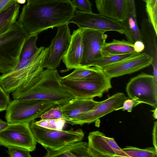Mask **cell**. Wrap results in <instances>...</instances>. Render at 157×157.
<instances>
[{
  "label": "cell",
  "instance_id": "6da1fadb",
  "mask_svg": "<svg viewBox=\"0 0 157 157\" xmlns=\"http://www.w3.org/2000/svg\"><path fill=\"white\" fill-rule=\"evenodd\" d=\"M76 10L71 1L27 4L23 6L17 21L29 35H38L49 29L68 25Z\"/></svg>",
  "mask_w": 157,
  "mask_h": 157
},
{
  "label": "cell",
  "instance_id": "7a4b0ae2",
  "mask_svg": "<svg viewBox=\"0 0 157 157\" xmlns=\"http://www.w3.org/2000/svg\"><path fill=\"white\" fill-rule=\"evenodd\" d=\"M60 77L56 69L44 70L36 80L12 92L13 98L46 100L63 105L74 98L60 83Z\"/></svg>",
  "mask_w": 157,
  "mask_h": 157
},
{
  "label": "cell",
  "instance_id": "3957f363",
  "mask_svg": "<svg viewBox=\"0 0 157 157\" xmlns=\"http://www.w3.org/2000/svg\"><path fill=\"white\" fill-rule=\"evenodd\" d=\"M48 47L39 48L30 58L18 63L10 72L0 75V85L9 94L37 79L44 71L43 64Z\"/></svg>",
  "mask_w": 157,
  "mask_h": 157
},
{
  "label": "cell",
  "instance_id": "277c9868",
  "mask_svg": "<svg viewBox=\"0 0 157 157\" xmlns=\"http://www.w3.org/2000/svg\"><path fill=\"white\" fill-rule=\"evenodd\" d=\"M111 78L100 70L87 78L67 79L60 77L59 82L64 89L74 98L93 99L101 98L112 88Z\"/></svg>",
  "mask_w": 157,
  "mask_h": 157
},
{
  "label": "cell",
  "instance_id": "5b68a950",
  "mask_svg": "<svg viewBox=\"0 0 157 157\" xmlns=\"http://www.w3.org/2000/svg\"><path fill=\"white\" fill-rule=\"evenodd\" d=\"M29 34L17 21L0 35V72L11 71L19 62L24 43Z\"/></svg>",
  "mask_w": 157,
  "mask_h": 157
},
{
  "label": "cell",
  "instance_id": "8992f818",
  "mask_svg": "<svg viewBox=\"0 0 157 157\" xmlns=\"http://www.w3.org/2000/svg\"><path fill=\"white\" fill-rule=\"evenodd\" d=\"M57 105L55 102L46 100L14 99L6 110L5 118L9 124L30 123Z\"/></svg>",
  "mask_w": 157,
  "mask_h": 157
},
{
  "label": "cell",
  "instance_id": "52a82bcc",
  "mask_svg": "<svg viewBox=\"0 0 157 157\" xmlns=\"http://www.w3.org/2000/svg\"><path fill=\"white\" fill-rule=\"evenodd\" d=\"M35 120L30 123V127L37 143L45 148H59L66 145L82 141L84 136L83 130L71 128L67 130L51 129L40 126Z\"/></svg>",
  "mask_w": 157,
  "mask_h": 157
},
{
  "label": "cell",
  "instance_id": "ba28073f",
  "mask_svg": "<svg viewBox=\"0 0 157 157\" xmlns=\"http://www.w3.org/2000/svg\"><path fill=\"white\" fill-rule=\"evenodd\" d=\"M126 90L128 97L139 104H148L157 108V80L153 75L141 73L131 78Z\"/></svg>",
  "mask_w": 157,
  "mask_h": 157
},
{
  "label": "cell",
  "instance_id": "9c48e42d",
  "mask_svg": "<svg viewBox=\"0 0 157 157\" xmlns=\"http://www.w3.org/2000/svg\"><path fill=\"white\" fill-rule=\"evenodd\" d=\"M37 143L30 123L9 124L0 132V145L5 147H18L31 152L35 149Z\"/></svg>",
  "mask_w": 157,
  "mask_h": 157
},
{
  "label": "cell",
  "instance_id": "30bf717a",
  "mask_svg": "<svg viewBox=\"0 0 157 157\" xmlns=\"http://www.w3.org/2000/svg\"><path fill=\"white\" fill-rule=\"evenodd\" d=\"M70 23L76 24L79 29H94L105 32L114 31L124 34L125 30L122 22L101 14L76 10Z\"/></svg>",
  "mask_w": 157,
  "mask_h": 157
},
{
  "label": "cell",
  "instance_id": "8fae6325",
  "mask_svg": "<svg viewBox=\"0 0 157 157\" xmlns=\"http://www.w3.org/2000/svg\"><path fill=\"white\" fill-rule=\"evenodd\" d=\"M80 29L83 44L80 67H90L94 61L102 56L101 49L108 36L105 32L97 29Z\"/></svg>",
  "mask_w": 157,
  "mask_h": 157
},
{
  "label": "cell",
  "instance_id": "7c38bea8",
  "mask_svg": "<svg viewBox=\"0 0 157 157\" xmlns=\"http://www.w3.org/2000/svg\"><path fill=\"white\" fill-rule=\"evenodd\" d=\"M57 28L56 34L48 47V51L43 64L44 67L48 70H55L59 66L71 41V35L68 25Z\"/></svg>",
  "mask_w": 157,
  "mask_h": 157
},
{
  "label": "cell",
  "instance_id": "4fadbf2b",
  "mask_svg": "<svg viewBox=\"0 0 157 157\" xmlns=\"http://www.w3.org/2000/svg\"><path fill=\"white\" fill-rule=\"evenodd\" d=\"M128 99L123 93H116L99 102L90 111L67 123L72 125L93 123L100 118L114 111L119 110L126 100Z\"/></svg>",
  "mask_w": 157,
  "mask_h": 157
},
{
  "label": "cell",
  "instance_id": "5bb4252c",
  "mask_svg": "<svg viewBox=\"0 0 157 157\" xmlns=\"http://www.w3.org/2000/svg\"><path fill=\"white\" fill-rule=\"evenodd\" d=\"M88 152L90 157H127L113 138L98 131L90 132L88 137Z\"/></svg>",
  "mask_w": 157,
  "mask_h": 157
},
{
  "label": "cell",
  "instance_id": "9a60e30c",
  "mask_svg": "<svg viewBox=\"0 0 157 157\" xmlns=\"http://www.w3.org/2000/svg\"><path fill=\"white\" fill-rule=\"evenodd\" d=\"M152 58L144 52L110 66L103 71L111 78L138 71L151 65Z\"/></svg>",
  "mask_w": 157,
  "mask_h": 157
},
{
  "label": "cell",
  "instance_id": "2e32d148",
  "mask_svg": "<svg viewBox=\"0 0 157 157\" xmlns=\"http://www.w3.org/2000/svg\"><path fill=\"white\" fill-rule=\"evenodd\" d=\"M99 14L123 22L127 16L129 7L127 0H95Z\"/></svg>",
  "mask_w": 157,
  "mask_h": 157
},
{
  "label": "cell",
  "instance_id": "e0dca14e",
  "mask_svg": "<svg viewBox=\"0 0 157 157\" xmlns=\"http://www.w3.org/2000/svg\"><path fill=\"white\" fill-rule=\"evenodd\" d=\"M83 52V44L81 29L73 31L71 35L68 49L62 60L66 68L71 70L80 67V63Z\"/></svg>",
  "mask_w": 157,
  "mask_h": 157
},
{
  "label": "cell",
  "instance_id": "ac0fdd59",
  "mask_svg": "<svg viewBox=\"0 0 157 157\" xmlns=\"http://www.w3.org/2000/svg\"><path fill=\"white\" fill-rule=\"evenodd\" d=\"M100 101L93 99L74 98L62 105L63 119L67 122L90 111Z\"/></svg>",
  "mask_w": 157,
  "mask_h": 157
},
{
  "label": "cell",
  "instance_id": "d6986e66",
  "mask_svg": "<svg viewBox=\"0 0 157 157\" xmlns=\"http://www.w3.org/2000/svg\"><path fill=\"white\" fill-rule=\"evenodd\" d=\"M152 24L147 19H144L141 22V28L140 29L141 40L146 48L148 54L153 58L151 65L153 67V75L157 80V47L156 37L157 33ZM155 30V29H154Z\"/></svg>",
  "mask_w": 157,
  "mask_h": 157
},
{
  "label": "cell",
  "instance_id": "ffe728a7",
  "mask_svg": "<svg viewBox=\"0 0 157 157\" xmlns=\"http://www.w3.org/2000/svg\"><path fill=\"white\" fill-rule=\"evenodd\" d=\"M44 157H90L88 152V144L82 141L72 143L56 149L45 148Z\"/></svg>",
  "mask_w": 157,
  "mask_h": 157
},
{
  "label": "cell",
  "instance_id": "44dd1931",
  "mask_svg": "<svg viewBox=\"0 0 157 157\" xmlns=\"http://www.w3.org/2000/svg\"><path fill=\"white\" fill-rule=\"evenodd\" d=\"M19 4L13 0L0 12V35L8 31L17 21Z\"/></svg>",
  "mask_w": 157,
  "mask_h": 157
},
{
  "label": "cell",
  "instance_id": "7402d4cb",
  "mask_svg": "<svg viewBox=\"0 0 157 157\" xmlns=\"http://www.w3.org/2000/svg\"><path fill=\"white\" fill-rule=\"evenodd\" d=\"M134 52H136L134 49L133 44L124 40H119L113 39L111 42L105 43L101 50L102 56L122 55Z\"/></svg>",
  "mask_w": 157,
  "mask_h": 157
},
{
  "label": "cell",
  "instance_id": "603a6c76",
  "mask_svg": "<svg viewBox=\"0 0 157 157\" xmlns=\"http://www.w3.org/2000/svg\"><path fill=\"white\" fill-rule=\"evenodd\" d=\"M122 22L125 28L124 34L128 41L134 44L136 41H142L140 29L137 22L136 13L129 10L127 16Z\"/></svg>",
  "mask_w": 157,
  "mask_h": 157
},
{
  "label": "cell",
  "instance_id": "cb8c5ba5",
  "mask_svg": "<svg viewBox=\"0 0 157 157\" xmlns=\"http://www.w3.org/2000/svg\"><path fill=\"white\" fill-rule=\"evenodd\" d=\"M140 53L136 52L122 55L101 56L94 61L91 67H94L103 70L110 66Z\"/></svg>",
  "mask_w": 157,
  "mask_h": 157
},
{
  "label": "cell",
  "instance_id": "d4e9b609",
  "mask_svg": "<svg viewBox=\"0 0 157 157\" xmlns=\"http://www.w3.org/2000/svg\"><path fill=\"white\" fill-rule=\"evenodd\" d=\"M38 35H29L22 46L19 57L18 63H21L32 57L39 48L36 45Z\"/></svg>",
  "mask_w": 157,
  "mask_h": 157
},
{
  "label": "cell",
  "instance_id": "484cf974",
  "mask_svg": "<svg viewBox=\"0 0 157 157\" xmlns=\"http://www.w3.org/2000/svg\"><path fill=\"white\" fill-rule=\"evenodd\" d=\"M128 157H157V150L154 147L144 149L131 146L122 149Z\"/></svg>",
  "mask_w": 157,
  "mask_h": 157
},
{
  "label": "cell",
  "instance_id": "4316f807",
  "mask_svg": "<svg viewBox=\"0 0 157 157\" xmlns=\"http://www.w3.org/2000/svg\"><path fill=\"white\" fill-rule=\"evenodd\" d=\"M101 69L94 67L76 68L70 74L63 77L67 79H75L87 78L96 73Z\"/></svg>",
  "mask_w": 157,
  "mask_h": 157
},
{
  "label": "cell",
  "instance_id": "83f0119b",
  "mask_svg": "<svg viewBox=\"0 0 157 157\" xmlns=\"http://www.w3.org/2000/svg\"><path fill=\"white\" fill-rule=\"evenodd\" d=\"M145 3L148 20L157 33V0H142Z\"/></svg>",
  "mask_w": 157,
  "mask_h": 157
},
{
  "label": "cell",
  "instance_id": "f1b7e54d",
  "mask_svg": "<svg viewBox=\"0 0 157 157\" xmlns=\"http://www.w3.org/2000/svg\"><path fill=\"white\" fill-rule=\"evenodd\" d=\"M35 124L42 127L49 129L62 130L64 127L66 121L63 119L55 120H35Z\"/></svg>",
  "mask_w": 157,
  "mask_h": 157
},
{
  "label": "cell",
  "instance_id": "f546056e",
  "mask_svg": "<svg viewBox=\"0 0 157 157\" xmlns=\"http://www.w3.org/2000/svg\"><path fill=\"white\" fill-rule=\"evenodd\" d=\"M63 113L62 105H57L51 108L40 117L41 120H55L63 119Z\"/></svg>",
  "mask_w": 157,
  "mask_h": 157
},
{
  "label": "cell",
  "instance_id": "4dcf8cb0",
  "mask_svg": "<svg viewBox=\"0 0 157 157\" xmlns=\"http://www.w3.org/2000/svg\"><path fill=\"white\" fill-rule=\"evenodd\" d=\"M7 151L9 156L11 157H31L28 150L24 148L16 146H10L7 147Z\"/></svg>",
  "mask_w": 157,
  "mask_h": 157
},
{
  "label": "cell",
  "instance_id": "1f68e13d",
  "mask_svg": "<svg viewBox=\"0 0 157 157\" xmlns=\"http://www.w3.org/2000/svg\"><path fill=\"white\" fill-rule=\"evenodd\" d=\"M71 2L76 9L85 12H92V4L89 0H72Z\"/></svg>",
  "mask_w": 157,
  "mask_h": 157
},
{
  "label": "cell",
  "instance_id": "d6a6232c",
  "mask_svg": "<svg viewBox=\"0 0 157 157\" xmlns=\"http://www.w3.org/2000/svg\"><path fill=\"white\" fill-rule=\"evenodd\" d=\"M10 101L9 94L5 91L0 85V112L6 110Z\"/></svg>",
  "mask_w": 157,
  "mask_h": 157
},
{
  "label": "cell",
  "instance_id": "836d02e7",
  "mask_svg": "<svg viewBox=\"0 0 157 157\" xmlns=\"http://www.w3.org/2000/svg\"><path fill=\"white\" fill-rule=\"evenodd\" d=\"M138 105V103L134 100L128 98L124 101L122 106L119 108V110L121 109L123 111L126 110L129 112H132L133 107Z\"/></svg>",
  "mask_w": 157,
  "mask_h": 157
},
{
  "label": "cell",
  "instance_id": "e575fe53",
  "mask_svg": "<svg viewBox=\"0 0 157 157\" xmlns=\"http://www.w3.org/2000/svg\"><path fill=\"white\" fill-rule=\"evenodd\" d=\"M133 47L135 51L138 53H141L145 49V45L141 40L136 41L133 44Z\"/></svg>",
  "mask_w": 157,
  "mask_h": 157
},
{
  "label": "cell",
  "instance_id": "d590c367",
  "mask_svg": "<svg viewBox=\"0 0 157 157\" xmlns=\"http://www.w3.org/2000/svg\"><path fill=\"white\" fill-rule=\"evenodd\" d=\"M27 4H33L44 3L49 2H71L70 0H27Z\"/></svg>",
  "mask_w": 157,
  "mask_h": 157
},
{
  "label": "cell",
  "instance_id": "8d00e7d4",
  "mask_svg": "<svg viewBox=\"0 0 157 157\" xmlns=\"http://www.w3.org/2000/svg\"><path fill=\"white\" fill-rule=\"evenodd\" d=\"M153 143L154 147L157 150V122L156 121L154 123L152 132Z\"/></svg>",
  "mask_w": 157,
  "mask_h": 157
},
{
  "label": "cell",
  "instance_id": "74e56055",
  "mask_svg": "<svg viewBox=\"0 0 157 157\" xmlns=\"http://www.w3.org/2000/svg\"><path fill=\"white\" fill-rule=\"evenodd\" d=\"M14 0H0V12Z\"/></svg>",
  "mask_w": 157,
  "mask_h": 157
},
{
  "label": "cell",
  "instance_id": "f35d334b",
  "mask_svg": "<svg viewBox=\"0 0 157 157\" xmlns=\"http://www.w3.org/2000/svg\"><path fill=\"white\" fill-rule=\"evenodd\" d=\"M129 10L133 13H136V9L134 0H127Z\"/></svg>",
  "mask_w": 157,
  "mask_h": 157
},
{
  "label": "cell",
  "instance_id": "ab89813d",
  "mask_svg": "<svg viewBox=\"0 0 157 157\" xmlns=\"http://www.w3.org/2000/svg\"><path fill=\"white\" fill-rule=\"evenodd\" d=\"M9 124L2 121L0 118V132L6 128Z\"/></svg>",
  "mask_w": 157,
  "mask_h": 157
},
{
  "label": "cell",
  "instance_id": "60d3db41",
  "mask_svg": "<svg viewBox=\"0 0 157 157\" xmlns=\"http://www.w3.org/2000/svg\"><path fill=\"white\" fill-rule=\"evenodd\" d=\"M157 108L153 110H152L151 111L153 112V117L155 119H157Z\"/></svg>",
  "mask_w": 157,
  "mask_h": 157
},
{
  "label": "cell",
  "instance_id": "b9f144b4",
  "mask_svg": "<svg viewBox=\"0 0 157 157\" xmlns=\"http://www.w3.org/2000/svg\"><path fill=\"white\" fill-rule=\"evenodd\" d=\"M19 4H23L25 3L26 0H14Z\"/></svg>",
  "mask_w": 157,
  "mask_h": 157
}]
</instances>
